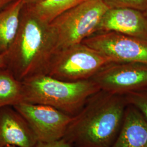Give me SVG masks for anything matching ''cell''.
I'll use <instances>...</instances> for the list:
<instances>
[{"mask_svg": "<svg viewBox=\"0 0 147 147\" xmlns=\"http://www.w3.org/2000/svg\"><path fill=\"white\" fill-rule=\"evenodd\" d=\"M111 147H147V119L135 106H127L121 130Z\"/></svg>", "mask_w": 147, "mask_h": 147, "instance_id": "cell-11", "label": "cell"}, {"mask_svg": "<svg viewBox=\"0 0 147 147\" xmlns=\"http://www.w3.org/2000/svg\"><path fill=\"white\" fill-rule=\"evenodd\" d=\"M145 13H146V16H147V12H145Z\"/></svg>", "mask_w": 147, "mask_h": 147, "instance_id": "cell-22", "label": "cell"}, {"mask_svg": "<svg viewBox=\"0 0 147 147\" xmlns=\"http://www.w3.org/2000/svg\"><path fill=\"white\" fill-rule=\"evenodd\" d=\"M56 51L50 24L40 20L25 5L16 38L9 50L2 55L6 68L22 81L44 74Z\"/></svg>", "mask_w": 147, "mask_h": 147, "instance_id": "cell-2", "label": "cell"}, {"mask_svg": "<svg viewBox=\"0 0 147 147\" xmlns=\"http://www.w3.org/2000/svg\"><path fill=\"white\" fill-rule=\"evenodd\" d=\"M25 3L16 0L0 11V54L10 48L16 38L20 23L21 14Z\"/></svg>", "mask_w": 147, "mask_h": 147, "instance_id": "cell-12", "label": "cell"}, {"mask_svg": "<svg viewBox=\"0 0 147 147\" xmlns=\"http://www.w3.org/2000/svg\"><path fill=\"white\" fill-rule=\"evenodd\" d=\"M13 107L26 120L39 143L63 139L72 118L48 105L22 102Z\"/></svg>", "mask_w": 147, "mask_h": 147, "instance_id": "cell-7", "label": "cell"}, {"mask_svg": "<svg viewBox=\"0 0 147 147\" xmlns=\"http://www.w3.org/2000/svg\"><path fill=\"white\" fill-rule=\"evenodd\" d=\"M110 58L82 42L56 51L44 74L68 82L91 79Z\"/></svg>", "mask_w": 147, "mask_h": 147, "instance_id": "cell-5", "label": "cell"}, {"mask_svg": "<svg viewBox=\"0 0 147 147\" xmlns=\"http://www.w3.org/2000/svg\"><path fill=\"white\" fill-rule=\"evenodd\" d=\"M16 0H0V11Z\"/></svg>", "mask_w": 147, "mask_h": 147, "instance_id": "cell-18", "label": "cell"}, {"mask_svg": "<svg viewBox=\"0 0 147 147\" xmlns=\"http://www.w3.org/2000/svg\"><path fill=\"white\" fill-rule=\"evenodd\" d=\"M38 143L26 120L13 106L0 108V147H36Z\"/></svg>", "mask_w": 147, "mask_h": 147, "instance_id": "cell-10", "label": "cell"}, {"mask_svg": "<svg viewBox=\"0 0 147 147\" xmlns=\"http://www.w3.org/2000/svg\"><path fill=\"white\" fill-rule=\"evenodd\" d=\"M127 105L124 95L100 90L72 117L63 139L72 147H111Z\"/></svg>", "mask_w": 147, "mask_h": 147, "instance_id": "cell-1", "label": "cell"}, {"mask_svg": "<svg viewBox=\"0 0 147 147\" xmlns=\"http://www.w3.org/2000/svg\"><path fill=\"white\" fill-rule=\"evenodd\" d=\"M21 82L24 102L50 106L71 117L78 114L89 98L100 90L91 79L68 82L45 74Z\"/></svg>", "mask_w": 147, "mask_h": 147, "instance_id": "cell-3", "label": "cell"}, {"mask_svg": "<svg viewBox=\"0 0 147 147\" xmlns=\"http://www.w3.org/2000/svg\"><path fill=\"white\" fill-rule=\"evenodd\" d=\"M87 0H43L31 5H25L40 20L51 23L62 14Z\"/></svg>", "mask_w": 147, "mask_h": 147, "instance_id": "cell-14", "label": "cell"}, {"mask_svg": "<svg viewBox=\"0 0 147 147\" xmlns=\"http://www.w3.org/2000/svg\"><path fill=\"white\" fill-rule=\"evenodd\" d=\"M37 147H72L64 139L51 143H38Z\"/></svg>", "mask_w": 147, "mask_h": 147, "instance_id": "cell-17", "label": "cell"}, {"mask_svg": "<svg viewBox=\"0 0 147 147\" xmlns=\"http://www.w3.org/2000/svg\"><path fill=\"white\" fill-rule=\"evenodd\" d=\"M109 8H126L147 11V0H103Z\"/></svg>", "mask_w": 147, "mask_h": 147, "instance_id": "cell-15", "label": "cell"}, {"mask_svg": "<svg viewBox=\"0 0 147 147\" xmlns=\"http://www.w3.org/2000/svg\"><path fill=\"white\" fill-rule=\"evenodd\" d=\"M82 42L112 62L147 64V39L109 32L94 33Z\"/></svg>", "mask_w": 147, "mask_h": 147, "instance_id": "cell-8", "label": "cell"}, {"mask_svg": "<svg viewBox=\"0 0 147 147\" xmlns=\"http://www.w3.org/2000/svg\"><path fill=\"white\" fill-rule=\"evenodd\" d=\"M24 102L22 82L7 68H0V108Z\"/></svg>", "mask_w": 147, "mask_h": 147, "instance_id": "cell-13", "label": "cell"}, {"mask_svg": "<svg viewBox=\"0 0 147 147\" xmlns=\"http://www.w3.org/2000/svg\"><path fill=\"white\" fill-rule=\"evenodd\" d=\"M101 90L125 95L147 88V64L133 62L108 63L91 79Z\"/></svg>", "mask_w": 147, "mask_h": 147, "instance_id": "cell-6", "label": "cell"}, {"mask_svg": "<svg viewBox=\"0 0 147 147\" xmlns=\"http://www.w3.org/2000/svg\"><path fill=\"white\" fill-rule=\"evenodd\" d=\"M43 0H23L25 5H31L33 3H38Z\"/></svg>", "mask_w": 147, "mask_h": 147, "instance_id": "cell-19", "label": "cell"}, {"mask_svg": "<svg viewBox=\"0 0 147 147\" xmlns=\"http://www.w3.org/2000/svg\"><path fill=\"white\" fill-rule=\"evenodd\" d=\"M109 32L147 39L146 14L131 8H109L94 33Z\"/></svg>", "mask_w": 147, "mask_h": 147, "instance_id": "cell-9", "label": "cell"}, {"mask_svg": "<svg viewBox=\"0 0 147 147\" xmlns=\"http://www.w3.org/2000/svg\"><path fill=\"white\" fill-rule=\"evenodd\" d=\"M128 104L140 111L147 119V88L124 95Z\"/></svg>", "mask_w": 147, "mask_h": 147, "instance_id": "cell-16", "label": "cell"}, {"mask_svg": "<svg viewBox=\"0 0 147 147\" xmlns=\"http://www.w3.org/2000/svg\"><path fill=\"white\" fill-rule=\"evenodd\" d=\"M108 9L103 0H87L53 20L49 24L56 51L81 43L94 34Z\"/></svg>", "mask_w": 147, "mask_h": 147, "instance_id": "cell-4", "label": "cell"}, {"mask_svg": "<svg viewBox=\"0 0 147 147\" xmlns=\"http://www.w3.org/2000/svg\"><path fill=\"white\" fill-rule=\"evenodd\" d=\"M5 147H16V146H6Z\"/></svg>", "mask_w": 147, "mask_h": 147, "instance_id": "cell-21", "label": "cell"}, {"mask_svg": "<svg viewBox=\"0 0 147 147\" xmlns=\"http://www.w3.org/2000/svg\"><path fill=\"white\" fill-rule=\"evenodd\" d=\"M0 68H6L4 57L1 54H0Z\"/></svg>", "mask_w": 147, "mask_h": 147, "instance_id": "cell-20", "label": "cell"}]
</instances>
